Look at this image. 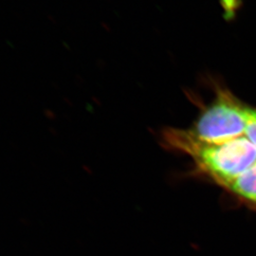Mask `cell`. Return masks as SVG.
Returning a JSON list of instances; mask_svg holds the SVG:
<instances>
[{
  "label": "cell",
  "mask_w": 256,
  "mask_h": 256,
  "mask_svg": "<svg viewBox=\"0 0 256 256\" xmlns=\"http://www.w3.org/2000/svg\"><path fill=\"white\" fill-rule=\"evenodd\" d=\"M245 108L229 92H220L189 131L206 142H222L239 137L246 130Z\"/></svg>",
  "instance_id": "1"
},
{
  "label": "cell",
  "mask_w": 256,
  "mask_h": 256,
  "mask_svg": "<svg viewBox=\"0 0 256 256\" xmlns=\"http://www.w3.org/2000/svg\"><path fill=\"white\" fill-rule=\"evenodd\" d=\"M224 189L239 200L256 207V164L247 173L225 186Z\"/></svg>",
  "instance_id": "2"
},
{
  "label": "cell",
  "mask_w": 256,
  "mask_h": 256,
  "mask_svg": "<svg viewBox=\"0 0 256 256\" xmlns=\"http://www.w3.org/2000/svg\"><path fill=\"white\" fill-rule=\"evenodd\" d=\"M245 117L247 122L245 135L256 146V110L246 106Z\"/></svg>",
  "instance_id": "3"
}]
</instances>
